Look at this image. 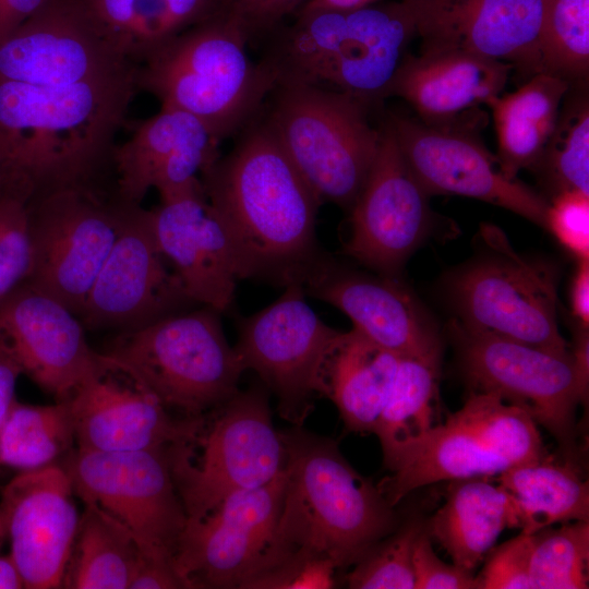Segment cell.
<instances>
[{"mask_svg":"<svg viewBox=\"0 0 589 589\" xmlns=\"http://www.w3.org/2000/svg\"><path fill=\"white\" fill-rule=\"evenodd\" d=\"M200 176L231 241L239 279L299 284L322 254L315 224L322 202L261 119Z\"/></svg>","mask_w":589,"mask_h":589,"instance_id":"1","label":"cell"},{"mask_svg":"<svg viewBox=\"0 0 589 589\" xmlns=\"http://www.w3.org/2000/svg\"><path fill=\"white\" fill-rule=\"evenodd\" d=\"M136 71L65 86L0 80L5 182L31 193L111 176L116 136L139 91Z\"/></svg>","mask_w":589,"mask_h":589,"instance_id":"2","label":"cell"},{"mask_svg":"<svg viewBox=\"0 0 589 589\" xmlns=\"http://www.w3.org/2000/svg\"><path fill=\"white\" fill-rule=\"evenodd\" d=\"M281 435L283 505L275 540L255 575L294 551L324 557L337 569L354 565L397 528L394 506L333 440L294 425Z\"/></svg>","mask_w":589,"mask_h":589,"instance_id":"3","label":"cell"},{"mask_svg":"<svg viewBox=\"0 0 589 589\" xmlns=\"http://www.w3.org/2000/svg\"><path fill=\"white\" fill-rule=\"evenodd\" d=\"M413 35L402 0L353 10L304 3L272 39L268 59L281 82L332 86L366 104L385 96Z\"/></svg>","mask_w":589,"mask_h":589,"instance_id":"4","label":"cell"},{"mask_svg":"<svg viewBox=\"0 0 589 589\" xmlns=\"http://www.w3.org/2000/svg\"><path fill=\"white\" fill-rule=\"evenodd\" d=\"M248 47L235 25L209 16L140 64L137 88L155 96L160 107L194 116L221 142L257 116L276 86Z\"/></svg>","mask_w":589,"mask_h":589,"instance_id":"5","label":"cell"},{"mask_svg":"<svg viewBox=\"0 0 589 589\" xmlns=\"http://www.w3.org/2000/svg\"><path fill=\"white\" fill-rule=\"evenodd\" d=\"M262 119L322 203L350 211L373 165L381 130L365 103L336 89L277 84Z\"/></svg>","mask_w":589,"mask_h":589,"instance_id":"6","label":"cell"},{"mask_svg":"<svg viewBox=\"0 0 589 589\" xmlns=\"http://www.w3.org/2000/svg\"><path fill=\"white\" fill-rule=\"evenodd\" d=\"M166 453L188 518L205 515L230 494L266 484L286 462L264 386L238 390Z\"/></svg>","mask_w":589,"mask_h":589,"instance_id":"7","label":"cell"},{"mask_svg":"<svg viewBox=\"0 0 589 589\" xmlns=\"http://www.w3.org/2000/svg\"><path fill=\"white\" fill-rule=\"evenodd\" d=\"M480 239L481 251L446 278L454 320L472 332L569 354L558 327L556 267L517 253L491 224L481 226Z\"/></svg>","mask_w":589,"mask_h":589,"instance_id":"8","label":"cell"},{"mask_svg":"<svg viewBox=\"0 0 589 589\" xmlns=\"http://www.w3.org/2000/svg\"><path fill=\"white\" fill-rule=\"evenodd\" d=\"M537 423L521 408L472 390L464 406L408 447L377 485L392 506L441 481L500 476L548 458Z\"/></svg>","mask_w":589,"mask_h":589,"instance_id":"9","label":"cell"},{"mask_svg":"<svg viewBox=\"0 0 589 589\" xmlns=\"http://www.w3.org/2000/svg\"><path fill=\"white\" fill-rule=\"evenodd\" d=\"M218 311L203 305L119 332L105 353L133 368L170 411L195 419L229 400L245 371Z\"/></svg>","mask_w":589,"mask_h":589,"instance_id":"10","label":"cell"},{"mask_svg":"<svg viewBox=\"0 0 589 589\" xmlns=\"http://www.w3.org/2000/svg\"><path fill=\"white\" fill-rule=\"evenodd\" d=\"M132 207L118 196L113 176L34 193L27 202L34 264L26 281L79 316Z\"/></svg>","mask_w":589,"mask_h":589,"instance_id":"11","label":"cell"},{"mask_svg":"<svg viewBox=\"0 0 589 589\" xmlns=\"http://www.w3.org/2000/svg\"><path fill=\"white\" fill-rule=\"evenodd\" d=\"M85 506L125 531L141 551L172 558L188 516L166 449H81L67 466Z\"/></svg>","mask_w":589,"mask_h":589,"instance_id":"12","label":"cell"},{"mask_svg":"<svg viewBox=\"0 0 589 589\" xmlns=\"http://www.w3.org/2000/svg\"><path fill=\"white\" fill-rule=\"evenodd\" d=\"M448 332L472 390L497 395L521 408L566 452L575 449L580 395L572 352L560 354L472 332L454 318Z\"/></svg>","mask_w":589,"mask_h":589,"instance_id":"13","label":"cell"},{"mask_svg":"<svg viewBox=\"0 0 589 589\" xmlns=\"http://www.w3.org/2000/svg\"><path fill=\"white\" fill-rule=\"evenodd\" d=\"M285 288L271 305L240 321L233 348L244 370L256 372L275 395L280 416L301 426L322 396L323 364L341 332L315 314L301 285Z\"/></svg>","mask_w":589,"mask_h":589,"instance_id":"14","label":"cell"},{"mask_svg":"<svg viewBox=\"0 0 589 589\" xmlns=\"http://www.w3.org/2000/svg\"><path fill=\"white\" fill-rule=\"evenodd\" d=\"M284 490L283 469L266 484L188 518L172 556L188 589H241L261 569L275 540Z\"/></svg>","mask_w":589,"mask_h":589,"instance_id":"15","label":"cell"},{"mask_svg":"<svg viewBox=\"0 0 589 589\" xmlns=\"http://www.w3.org/2000/svg\"><path fill=\"white\" fill-rule=\"evenodd\" d=\"M77 448L167 449L190 436L201 417H173L131 368L105 352L67 398Z\"/></svg>","mask_w":589,"mask_h":589,"instance_id":"16","label":"cell"},{"mask_svg":"<svg viewBox=\"0 0 589 589\" xmlns=\"http://www.w3.org/2000/svg\"><path fill=\"white\" fill-rule=\"evenodd\" d=\"M195 302L161 253L148 209L133 206L87 294L85 329H135Z\"/></svg>","mask_w":589,"mask_h":589,"instance_id":"17","label":"cell"},{"mask_svg":"<svg viewBox=\"0 0 589 589\" xmlns=\"http://www.w3.org/2000/svg\"><path fill=\"white\" fill-rule=\"evenodd\" d=\"M428 197L386 124L373 165L350 208L351 232L345 253L375 273L397 277L431 232Z\"/></svg>","mask_w":589,"mask_h":589,"instance_id":"18","label":"cell"},{"mask_svg":"<svg viewBox=\"0 0 589 589\" xmlns=\"http://www.w3.org/2000/svg\"><path fill=\"white\" fill-rule=\"evenodd\" d=\"M386 124L429 196L455 194L476 199L545 228L549 201L518 179L508 178L496 156L470 135L399 116H390Z\"/></svg>","mask_w":589,"mask_h":589,"instance_id":"19","label":"cell"},{"mask_svg":"<svg viewBox=\"0 0 589 589\" xmlns=\"http://www.w3.org/2000/svg\"><path fill=\"white\" fill-rule=\"evenodd\" d=\"M96 31L76 0H50L0 43V80L65 86L134 71Z\"/></svg>","mask_w":589,"mask_h":589,"instance_id":"20","label":"cell"},{"mask_svg":"<svg viewBox=\"0 0 589 589\" xmlns=\"http://www.w3.org/2000/svg\"><path fill=\"white\" fill-rule=\"evenodd\" d=\"M419 53L461 51L540 73L544 0H402Z\"/></svg>","mask_w":589,"mask_h":589,"instance_id":"21","label":"cell"},{"mask_svg":"<svg viewBox=\"0 0 589 589\" xmlns=\"http://www.w3.org/2000/svg\"><path fill=\"white\" fill-rule=\"evenodd\" d=\"M300 285L305 294L344 312L356 330L399 356L442 349L435 322L394 276L357 271L322 252Z\"/></svg>","mask_w":589,"mask_h":589,"instance_id":"22","label":"cell"},{"mask_svg":"<svg viewBox=\"0 0 589 589\" xmlns=\"http://www.w3.org/2000/svg\"><path fill=\"white\" fill-rule=\"evenodd\" d=\"M74 488L57 464L20 471L0 491L10 555L25 588H61L80 516Z\"/></svg>","mask_w":589,"mask_h":589,"instance_id":"23","label":"cell"},{"mask_svg":"<svg viewBox=\"0 0 589 589\" xmlns=\"http://www.w3.org/2000/svg\"><path fill=\"white\" fill-rule=\"evenodd\" d=\"M0 342L22 372L57 400L71 395L98 354L79 316L27 281L0 302Z\"/></svg>","mask_w":589,"mask_h":589,"instance_id":"24","label":"cell"},{"mask_svg":"<svg viewBox=\"0 0 589 589\" xmlns=\"http://www.w3.org/2000/svg\"><path fill=\"white\" fill-rule=\"evenodd\" d=\"M157 244L189 297L228 311L239 280L228 232L207 200L201 179L148 209Z\"/></svg>","mask_w":589,"mask_h":589,"instance_id":"25","label":"cell"},{"mask_svg":"<svg viewBox=\"0 0 589 589\" xmlns=\"http://www.w3.org/2000/svg\"><path fill=\"white\" fill-rule=\"evenodd\" d=\"M219 143L194 116L160 107L154 116L134 123L130 136L113 149L118 196L128 205L140 206L152 188L160 200L183 191L217 159Z\"/></svg>","mask_w":589,"mask_h":589,"instance_id":"26","label":"cell"},{"mask_svg":"<svg viewBox=\"0 0 589 589\" xmlns=\"http://www.w3.org/2000/svg\"><path fill=\"white\" fill-rule=\"evenodd\" d=\"M512 70L461 51L405 55L385 96L406 100L428 125L450 128L465 111L502 94Z\"/></svg>","mask_w":589,"mask_h":589,"instance_id":"27","label":"cell"},{"mask_svg":"<svg viewBox=\"0 0 589 589\" xmlns=\"http://www.w3.org/2000/svg\"><path fill=\"white\" fill-rule=\"evenodd\" d=\"M399 358L354 328L339 334L325 358L321 384L322 396L335 404L348 431L373 432Z\"/></svg>","mask_w":589,"mask_h":589,"instance_id":"28","label":"cell"},{"mask_svg":"<svg viewBox=\"0 0 589 589\" xmlns=\"http://www.w3.org/2000/svg\"><path fill=\"white\" fill-rule=\"evenodd\" d=\"M125 60L142 64L172 38L208 19L212 0H76Z\"/></svg>","mask_w":589,"mask_h":589,"instance_id":"29","label":"cell"},{"mask_svg":"<svg viewBox=\"0 0 589 589\" xmlns=\"http://www.w3.org/2000/svg\"><path fill=\"white\" fill-rule=\"evenodd\" d=\"M569 82L555 75L537 73L512 93L490 98L502 171L517 179L522 169H532L555 128Z\"/></svg>","mask_w":589,"mask_h":589,"instance_id":"30","label":"cell"},{"mask_svg":"<svg viewBox=\"0 0 589 589\" xmlns=\"http://www.w3.org/2000/svg\"><path fill=\"white\" fill-rule=\"evenodd\" d=\"M505 528H510L506 492L485 477L456 480L442 507L425 524L452 557L453 564L472 572Z\"/></svg>","mask_w":589,"mask_h":589,"instance_id":"31","label":"cell"},{"mask_svg":"<svg viewBox=\"0 0 589 589\" xmlns=\"http://www.w3.org/2000/svg\"><path fill=\"white\" fill-rule=\"evenodd\" d=\"M510 504V528L536 533L553 524L589 521V488L568 461L549 457L513 467L497 476Z\"/></svg>","mask_w":589,"mask_h":589,"instance_id":"32","label":"cell"},{"mask_svg":"<svg viewBox=\"0 0 589 589\" xmlns=\"http://www.w3.org/2000/svg\"><path fill=\"white\" fill-rule=\"evenodd\" d=\"M442 349L400 356L388 398L373 432L388 469L411 445L440 424Z\"/></svg>","mask_w":589,"mask_h":589,"instance_id":"33","label":"cell"},{"mask_svg":"<svg viewBox=\"0 0 589 589\" xmlns=\"http://www.w3.org/2000/svg\"><path fill=\"white\" fill-rule=\"evenodd\" d=\"M136 542L91 507L80 517L62 581L70 589H129L140 556Z\"/></svg>","mask_w":589,"mask_h":589,"instance_id":"34","label":"cell"},{"mask_svg":"<svg viewBox=\"0 0 589 589\" xmlns=\"http://www.w3.org/2000/svg\"><path fill=\"white\" fill-rule=\"evenodd\" d=\"M75 441L69 401L35 406L14 401L0 429V465L20 471L55 465Z\"/></svg>","mask_w":589,"mask_h":589,"instance_id":"35","label":"cell"},{"mask_svg":"<svg viewBox=\"0 0 589 589\" xmlns=\"http://www.w3.org/2000/svg\"><path fill=\"white\" fill-rule=\"evenodd\" d=\"M555 128L532 168L551 192L589 194V105L585 95L563 100Z\"/></svg>","mask_w":589,"mask_h":589,"instance_id":"36","label":"cell"},{"mask_svg":"<svg viewBox=\"0 0 589 589\" xmlns=\"http://www.w3.org/2000/svg\"><path fill=\"white\" fill-rule=\"evenodd\" d=\"M540 73L570 81L589 70V0H544L539 34Z\"/></svg>","mask_w":589,"mask_h":589,"instance_id":"37","label":"cell"},{"mask_svg":"<svg viewBox=\"0 0 589 589\" xmlns=\"http://www.w3.org/2000/svg\"><path fill=\"white\" fill-rule=\"evenodd\" d=\"M588 566L589 521L536 532L529 570L532 589L588 588Z\"/></svg>","mask_w":589,"mask_h":589,"instance_id":"38","label":"cell"},{"mask_svg":"<svg viewBox=\"0 0 589 589\" xmlns=\"http://www.w3.org/2000/svg\"><path fill=\"white\" fill-rule=\"evenodd\" d=\"M425 529L421 520L397 527L377 542L346 577L352 589H414L413 545Z\"/></svg>","mask_w":589,"mask_h":589,"instance_id":"39","label":"cell"},{"mask_svg":"<svg viewBox=\"0 0 589 589\" xmlns=\"http://www.w3.org/2000/svg\"><path fill=\"white\" fill-rule=\"evenodd\" d=\"M28 196L0 190V302L31 276L34 252L29 231Z\"/></svg>","mask_w":589,"mask_h":589,"instance_id":"40","label":"cell"},{"mask_svg":"<svg viewBox=\"0 0 589 589\" xmlns=\"http://www.w3.org/2000/svg\"><path fill=\"white\" fill-rule=\"evenodd\" d=\"M308 0H212L211 16L235 25L249 47L266 43Z\"/></svg>","mask_w":589,"mask_h":589,"instance_id":"41","label":"cell"},{"mask_svg":"<svg viewBox=\"0 0 589 589\" xmlns=\"http://www.w3.org/2000/svg\"><path fill=\"white\" fill-rule=\"evenodd\" d=\"M335 565L321 556L294 551L250 578L241 589H315L335 587Z\"/></svg>","mask_w":589,"mask_h":589,"instance_id":"42","label":"cell"},{"mask_svg":"<svg viewBox=\"0 0 589 589\" xmlns=\"http://www.w3.org/2000/svg\"><path fill=\"white\" fill-rule=\"evenodd\" d=\"M545 228L577 261L589 260V194L565 191L551 197Z\"/></svg>","mask_w":589,"mask_h":589,"instance_id":"43","label":"cell"},{"mask_svg":"<svg viewBox=\"0 0 589 589\" xmlns=\"http://www.w3.org/2000/svg\"><path fill=\"white\" fill-rule=\"evenodd\" d=\"M536 533L520 532L492 551L477 577L479 589H527Z\"/></svg>","mask_w":589,"mask_h":589,"instance_id":"44","label":"cell"},{"mask_svg":"<svg viewBox=\"0 0 589 589\" xmlns=\"http://www.w3.org/2000/svg\"><path fill=\"white\" fill-rule=\"evenodd\" d=\"M412 564L414 589H479L472 572L449 565L436 555L425 529L414 542Z\"/></svg>","mask_w":589,"mask_h":589,"instance_id":"45","label":"cell"},{"mask_svg":"<svg viewBox=\"0 0 589 589\" xmlns=\"http://www.w3.org/2000/svg\"><path fill=\"white\" fill-rule=\"evenodd\" d=\"M188 588L178 574L172 558L141 551L129 589Z\"/></svg>","mask_w":589,"mask_h":589,"instance_id":"46","label":"cell"},{"mask_svg":"<svg viewBox=\"0 0 589 589\" xmlns=\"http://www.w3.org/2000/svg\"><path fill=\"white\" fill-rule=\"evenodd\" d=\"M50 0H0V43L39 12Z\"/></svg>","mask_w":589,"mask_h":589,"instance_id":"47","label":"cell"},{"mask_svg":"<svg viewBox=\"0 0 589 589\" xmlns=\"http://www.w3.org/2000/svg\"><path fill=\"white\" fill-rule=\"evenodd\" d=\"M22 369L10 351L0 342V429L15 399V386Z\"/></svg>","mask_w":589,"mask_h":589,"instance_id":"48","label":"cell"},{"mask_svg":"<svg viewBox=\"0 0 589 589\" xmlns=\"http://www.w3.org/2000/svg\"><path fill=\"white\" fill-rule=\"evenodd\" d=\"M570 306L577 324L588 328L589 324V260L578 261L570 285Z\"/></svg>","mask_w":589,"mask_h":589,"instance_id":"49","label":"cell"},{"mask_svg":"<svg viewBox=\"0 0 589 589\" xmlns=\"http://www.w3.org/2000/svg\"><path fill=\"white\" fill-rule=\"evenodd\" d=\"M572 349L574 368L577 375L580 404L588 402L589 386V337L588 328L578 325L575 344Z\"/></svg>","mask_w":589,"mask_h":589,"instance_id":"50","label":"cell"},{"mask_svg":"<svg viewBox=\"0 0 589 589\" xmlns=\"http://www.w3.org/2000/svg\"><path fill=\"white\" fill-rule=\"evenodd\" d=\"M25 588L22 574L10 554L0 555V589Z\"/></svg>","mask_w":589,"mask_h":589,"instance_id":"51","label":"cell"},{"mask_svg":"<svg viewBox=\"0 0 589 589\" xmlns=\"http://www.w3.org/2000/svg\"><path fill=\"white\" fill-rule=\"evenodd\" d=\"M380 0H308L305 3L334 10H353L372 5Z\"/></svg>","mask_w":589,"mask_h":589,"instance_id":"52","label":"cell"},{"mask_svg":"<svg viewBox=\"0 0 589 589\" xmlns=\"http://www.w3.org/2000/svg\"><path fill=\"white\" fill-rule=\"evenodd\" d=\"M7 538H8V532H7L5 520H4L3 513L0 508V548Z\"/></svg>","mask_w":589,"mask_h":589,"instance_id":"53","label":"cell"},{"mask_svg":"<svg viewBox=\"0 0 589 589\" xmlns=\"http://www.w3.org/2000/svg\"><path fill=\"white\" fill-rule=\"evenodd\" d=\"M5 175H7L5 160H4V157H3V155H2V153L0 151V189L4 183Z\"/></svg>","mask_w":589,"mask_h":589,"instance_id":"54","label":"cell"}]
</instances>
